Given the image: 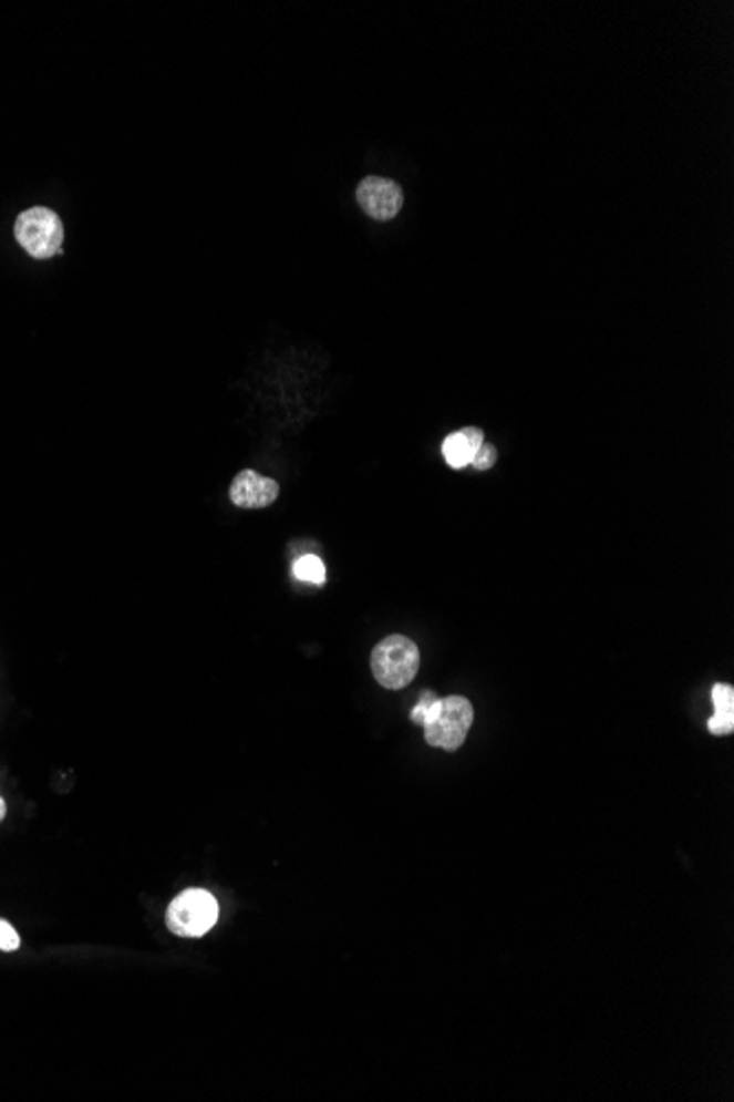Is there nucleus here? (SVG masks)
<instances>
[{
  "label": "nucleus",
  "instance_id": "1",
  "mask_svg": "<svg viewBox=\"0 0 734 1102\" xmlns=\"http://www.w3.org/2000/svg\"><path fill=\"white\" fill-rule=\"evenodd\" d=\"M418 669L421 649L407 636H387L372 651V673L385 689H405L416 678Z\"/></svg>",
  "mask_w": 734,
  "mask_h": 1102
},
{
  "label": "nucleus",
  "instance_id": "2",
  "mask_svg": "<svg viewBox=\"0 0 734 1102\" xmlns=\"http://www.w3.org/2000/svg\"><path fill=\"white\" fill-rule=\"evenodd\" d=\"M13 234L18 245L38 260L53 258L62 254L64 225L60 216L49 207H31L15 218Z\"/></svg>",
  "mask_w": 734,
  "mask_h": 1102
},
{
  "label": "nucleus",
  "instance_id": "3",
  "mask_svg": "<svg viewBox=\"0 0 734 1102\" xmlns=\"http://www.w3.org/2000/svg\"><path fill=\"white\" fill-rule=\"evenodd\" d=\"M165 923L178 938H203L218 923V903L205 889H187L172 900Z\"/></svg>",
  "mask_w": 734,
  "mask_h": 1102
},
{
  "label": "nucleus",
  "instance_id": "4",
  "mask_svg": "<svg viewBox=\"0 0 734 1102\" xmlns=\"http://www.w3.org/2000/svg\"><path fill=\"white\" fill-rule=\"evenodd\" d=\"M473 704L462 698V696H448L442 698L441 711L432 722H427L425 729V740L430 746H436L442 751H457L473 724Z\"/></svg>",
  "mask_w": 734,
  "mask_h": 1102
},
{
  "label": "nucleus",
  "instance_id": "5",
  "mask_svg": "<svg viewBox=\"0 0 734 1102\" xmlns=\"http://www.w3.org/2000/svg\"><path fill=\"white\" fill-rule=\"evenodd\" d=\"M361 209L374 220H390L403 209V189L396 181L383 176H365L356 187Z\"/></svg>",
  "mask_w": 734,
  "mask_h": 1102
},
{
  "label": "nucleus",
  "instance_id": "6",
  "mask_svg": "<svg viewBox=\"0 0 734 1102\" xmlns=\"http://www.w3.org/2000/svg\"><path fill=\"white\" fill-rule=\"evenodd\" d=\"M229 497L240 508H265L280 497V484L273 477L245 470L234 477Z\"/></svg>",
  "mask_w": 734,
  "mask_h": 1102
},
{
  "label": "nucleus",
  "instance_id": "7",
  "mask_svg": "<svg viewBox=\"0 0 734 1102\" xmlns=\"http://www.w3.org/2000/svg\"><path fill=\"white\" fill-rule=\"evenodd\" d=\"M715 715L709 720V731L713 735H731L734 731V689L731 684L713 687Z\"/></svg>",
  "mask_w": 734,
  "mask_h": 1102
},
{
  "label": "nucleus",
  "instance_id": "8",
  "mask_svg": "<svg viewBox=\"0 0 734 1102\" xmlns=\"http://www.w3.org/2000/svg\"><path fill=\"white\" fill-rule=\"evenodd\" d=\"M475 454H477V447L462 432L448 434L442 443V456L451 470L468 467L473 463Z\"/></svg>",
  "mask_w": 734,
  "mask_h": 1102
},
{
  "label": "nucleus",
  "instance_id": "9",
  "mask_svg": "<svg viewBox=\"0 0 734 1102\" xmlns=\"http://www.w3.org/2000/svg\"><path fill=\"white\" fill-rule=\"evenodd\" d=\"M293 573L299 581L314 584V586L325 584V566H323V562L317 555H303V557H299L294 562Z\"/></svg>",
  "mask_w": 734,
  "mask_h": 1102
},
{
  "label": "nucleus",
  "instance_id": "10",
  "mask_svg": "<svg viewBox=\"0 0 734 1102\" xmlns=\"http://www.w3.org/2000/svg\"><path fill=\"white\" fill-rule=\"evenodd\" d=\"M495 461H497V450H495L493 445L484 443V445L477 450V454L473 456V463H471V465H473L477 472H488V470L495 465Z\"/></svg>",
  "mask_w": 734,
  "mask_h": 1102
},
{
  "label": "nucleus",
  "instance_id": "11",
  "mask_svg": "<svg viewBox=\"0 0 734 1102\" xmlns=\"http://www.w3.org/2000/svg\"><path fill=\"white\" fill-rule=\"evenodd\" d=\"M20 948V938L18 934L13 931V927L0 918V950L4 952H13Z\"/></svg>",
  "mask_w": 734,
  "mask_h": 1102
},
{
  "label": "nucleus",
  "instance_id": "12",
  "mask_svg": "<svg viewBox=\"0 0 734 1102\" xmlns=\"http://www.w3.org/2000/svg\"><path fill=\"white\" fill-rule=\"evenodd\" d=\"M459 432H462V434H464V436H466V439H468V441H471L477 450L484 445V432H482V430H477V428H464V430H459Z\"/></svg>",
  "mask_w": 734,
  "mask_h": 1102
},
{
  "label": "nucleus",
  "instance_id": "13",
  "mask_svg": "<svg viewBox=\"0 0 734 1102\" xmlns=\"http://www.w3.org/2000/svg\"><path fill=\"white\" fill-rule=\"evenodd\" d=\"M4 814H7V805H4V799H2V796H0V823H2V818H4Z\"/></svg>",
  "mask_w": 734,
  "mask_h": 1102
}]
</instances>
